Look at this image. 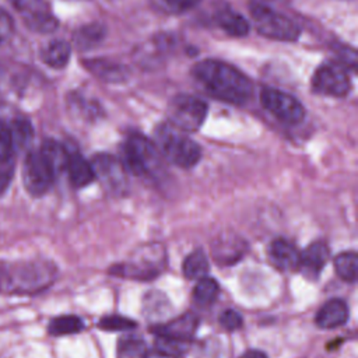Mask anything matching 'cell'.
Wrapping results in <instances>:
<instances>
[{"label": "cell", "instance_id": "1", "mask_svg": "<svg viewBox=\"0 0 358 358\" xmlns=\"http://www.w3.org/2000/svg\"><path fill=\"white\" fill-rule=\"evenodd\" d=\"M192 74L210 95L224 102L243 105L253 94L252 81L241 70L225 62L203 60L194 64Z\"/></svg>", "mask_w": 358, "mask_h": 358}, {"label": "cell", "instance_id": "2", "mask_svg": "<svg viewBox=\"0 0 358 358\" xmlns=\"http://www.w3.org/2000/svg\"><path fill=\"white\" fill-rule=\"evenodd\" d=\"M165 264V249L162 245L152 243L140 248L131 260L110 267V273L123 278L150 281L159 275Z\"/></svg>", "mask_w": 358, "mask_h": 358}, {"label": "cell", "instance_id": "3", "mask_svg": "<svg viewBox=\"0 0 358 358\" xmlns=\"http://www.w3.org/2000/svg\"><path fill=\"white\" fill-rule=\"evenodd\" d=\"M57 268L49 262L18 263L7 273L8 288L18 294H34L46 289L56 278Z\"/></svg>", "mask_w": 358, "mask_h": 358}, {"label": "cell", "instance_id": "4", "mask_svg": "<svg viewBox=\"0 0 358 358\" xmlns=\"http://www.w3.org/2000/svg\"><path fill=\"white\" fill-rule=\"evenodd\" d=\"M157 140L164 157L176 166L185 169L192 168L201 157V148L199 144L182 134L172 124L161 126L157 133Z\"/></svg>", "mask_w": 358, "mask_h": 358}, {"label": "cell", "instance_id": "5", "mask_svg": "<svg viewBox=\"0 0 358 358\" xmlns=\"http://www.w3.org/2000/svg\"><path fill=\"white\" fill-rule=\"evenodd\" d=\"M252 20L257 32L266 38L275 41H296L301 31L299 27L287 15L263 4L250 7Z\"/></svg>", "mask_w": 358, "mask_h": 358}, {"label": "cell", "instance_id": "6", "mask_svg": "<svg viewBox=\"0 0 358 358\" xmlns=\"http://www.w3.org/2000/svg\"><path fill=\"white\" fill-rule=\"evenodd\" d=\"M207 116V105L197 96L176 95L168 108L169 124L183 131H196Z\"/></svg>", "mask_w": 358, "mask_h": 358}, {"label": "cell", "instance_id": "7", "mask_svg": "<svg viewBox=\"0 0 358 358\" xmlns=\"http://www.w3.org/2000/svg\"><path fill=\"white\" fill-rule=\"evenodd\" d=\"M120 162L131 173L145 175L158 165V152L152 141L134 133L126 140L122 148Z\"/></svg>", "mask_w": 358, "mask_h": 358}, {"label": "cell", "instance_id": "8", "mask_svg": "<svg viewBox=\"0 0 358 358\" xmlns=\"http://www.w3.org/2000/svg\"><path fill=\"white\" fill-rule=\"evenodd\" d=\"M312 90L327 96H345L351 90V78L341 62L320 64L312 77Z\"/></svg>", "mask_w": 358, "mask_h": 358}, {"label": "cell", "instance_id": "9", "mask_svg": "<svg viewBox=\"0 0 358 358\" xmlns=\"http://www.w3.org/2000/svg\"><path fill=\"white\" fill-rule=\"evenodd\" d=\"M55 171L41 151H31L27 154L22 164V183L25 190L39 197L48 193L55 180Z\"/></svg>", "mask_w": 358, "mask_h": 358}, {"label": "cell", "instance_id": "10", "mask_svg": "<svg viewBox=\"0 0 358 358\" xmlns=\"http://www.w3.org/2000/svg\"><path fill=\"white\" fill-rule=\"evenodd\" d=\"M260 102L266 110H268L278 120L296 124L301 123L305 117L303 105L292 95L275 90V88H264L260 92Z\"/></svg>", "mask_w": 358, "mask_h": 358}, {"label": "cell", "instance_id": "11", "mask_svg": "<svg viewBox=\"0 0 358 358\" xmlns=\"http://www.w3.org/2000/svg\"><path fill=\"white\" fill-rule=\"evenodd\" d=\"M17 8L25 25L35 32L50 34L57 28L59 22L45 0H27Z\"/></svg>", "mask_w": 358, "mask_h": 358}, {"label": "cell", "instance_id": "12", "mask_svg": "<svg viewBox=\"0 0 358 358\" xmlns=\"http://www.w3.org/2000/svg\"><path fill=\"white\" fill-rule=\"evenodd\" d=\"M94 175L110 192H122L126 186L124 166L116 157L109 154H98L91 161Z\"/></svg>", "mask_w": 358, "mask_h": 358}, {"label": "cell", "instance_id": "13", "mask_svg": "<svg viewBox=\"0 0 358 358\" xmlns=\"http://www.w3.org/2000/svg\"><path fill=\"white\" fill-rule=\"evenodd\" d=\"M248 252V242L235 234H221L211 243V255L218 266H234Z\"/></svg>", "mask_w": 358, "mask_h": 358}, {"label": "cell", "instance_id": "14", "mask_svg": "<svg viewBox=\"0 0 358 358\" xmlns=\"http://www.w3.org/2000/svg\"><path fill=\"white\" fill-rule=\"evenodd\" d=\"M197 327H199V316L192 312H186L172 320H168L166 323L155 324L151 329V331L155 336L190 340L192 336L196 333Z\"/></svg>", "mask_w": 358, "mask_h": 358}, {"label": "cell", "instance_id": "15", "mask_svg": "<svg viewBox=\"0 0 358 358\" xmlns=\"http://www.w3.org/2000/svg\"><path fill=\"white\" fill-rule=\"evenodd\" d=\"M270 263L281 271H294L299 267L301 252L287 239H274L268 246Z\"/></svg>", "mask_w": 358, "mask_h": 358}, {"label": "cell", "instance_id": "16", "mask_svg": "<svg viewBox=\"0 0 358 358\" xmlns=\"http://www.w3.org/2000/svg\"><path fill=\"white\" fill-rule=\"evenodd\" d=\"M330 257L329 246L323 241H316L310 243L302 253L299 259V267L303 275H306L310 280H316L322 271V268L326 266L327 260Z\"/></svg>", "mask_w": 358, "mask_h": 358}, {"label": "cell", "instance_id": "17", "mask_svg": "<svg viewBox=\"0 0 358 358\" xmlns=\"http://www.w3.org/2000/svg\"><path fill=\"white\" fill-rule=\"evenodd\" d=\"M348 305L340 298H333L317 310L315 316V323L320 329L331 330L343 326L348 320Z\"/></svg>", "mask_w": 358, "mask_h": 358}, {"label": "cell", "instance_id": "18", "mask_svg": "<svg viewBox=\"0 0 358 358\" xmlns=\"http://www.w3.org/2000/svg\"><path fill=\"white\" fill-rule=\"evenodd\" d=\"M64 171L67 172L69 180L74 187H85L95 179L91 162L78 152H69Z\"/></svg>", "mask_w": 358, "mask_h": 358}, {"label": "cell", "instance_id": "19", "mask_svg": "<svg viewBox=\"0 0 358 358\" xmlns=\"http://www.w3.org/2000/svg\"><path fill=\"white\" fill-rule=\"evenodd\" d=\"M217 24L231 36H245L249 32L248 20L228 6H221L215 13Z\"/></svg>", "mask_w": 358, "mask_h": 358}, {"label": "cell", "instance_id": "20", "mask_svg": "<svg viewBox=\"0 0 358 358\" xmlns=\"http://www.w3.org/2000/svg\"><path fill=\"white\" fill-rule=\"evenodd\" d=\"M70 55H71L70 43L62 39L48 43L41 53L43 63L52 69H63L69 63Z\"/></svg>", "mask_w": 358, "mask_h": 358}, {"label": "cell", "instance_id": "21", "mask_svg": "<svg viewBox=\"0 0 358 358\" xmlns=\"http://www.w3.org/2000/svg\"><path fill=\"white\" fill-rule=\"evenodd\" d=\"M154 350L166 358H182L189 352L190 341L175 337L157 336L154 340Z\"/></svg>", "mask_w": 358, "mask_h": 358}, {"label": "cell", "instance_id": "22", "mask_svg": "<svg viewBox=\"0 0 358 358\" xmlns=\"http://www.w3.org/2000/svg\"><path fill=\"white\" fill-rule=\"evenodd\" d=\"M334 271L345 282L354 284L358 278V255L355 252H341L334 257Z\"/></svg>", "mask_w": 358, "mask_h": 358}, {"label": "cell", "instance_id": "23", "mask_svg": "<svg viewBox=\"0 0 358 358\" xmlns=\"http://www.w3.org/2000/svg\"><path fill=\"white\" fill-rule=\"evenodd\" d=\"M210 268L208 259L201 249H196L186 256L182 264V273L187 280H200L207 275Z\"/></svg>", "mask_w": 358, "mask_h": 358}, {"label": "cell", "instance_id": "24", "mask_svg": "<svg viewBox=\"0 0 358 358\" xmlns=\"http://www.w3.org/2000/svg\"><path fill=\"white\" fill-rule=\"evenodd\" d=\"M84 330V322L76 315H63L53 317L48 324V333L55 337L77 334Z\"/></svg>", "mask_w": 358, "mask_h": 358}, {"label": "cell", "instance_id": "25", "mask_svg": "<svg viewBox=\"0 0 358 358\" xmlns=\"http://www.w3.org/2000/svg\"><path fill=\"white\" fill-rule=\"evenodd\" d=\"M220 294V285L214 278L203 277L197 280L193 289V301L201 308L211 306Z\"/></svg>", "mask_w": 358, "mask_h": 358}, {"label": "cell", "instance_id": "26", "mask_svg": "<svg viewBox=\"0 0 358 358\" xmlns=\"http://www.w3.org/2000/svg\"><path fill=\"white\" fill-rule=\"evenodd\" d=\"M41 152L48 159V162L53 168L55 173H59V172L66 169L69 152L62 144H59L53 140H48V141L43 143V145L41 148Z\"/></svg>", "mask_w": 358, "mask_h": 358}, {"label": "cell", "instance_id": "27", "mask_svg": "<svg viewBox=\"0 0 358 358\" xmlns=\"http://www.w3.org/2000/svg\"><path fill=\"white\" fill-rule=\"evenodd\" d=\"M105 28L101 24H90L80 28L74 35L76 46L80 49H88L95 46L103 39Z\"/></svg>", "mask_w": 358, "mask_h": 358}, {"label": "cell", "instance_id": "28", "mask_svg": "<svg viewBox=\"0 0 358 358\" xmlns=\"http://www.w3.org/2000/svg\"><path fill=\"white\" fill-rule=\"evenodd\" d=\"M10 130H11V136H13L14 148L25 147L32 140L34 130H32L29 120H27V119H21V117L15 119L13 122V124L10 126Z\"/></svg>", "mask_w": 358, "mask_h": 358}, {"label": "cell", "instance_id": "29", "mask_svg": "<svg viewBox=\"0 0 358 358\" xmlns=\"http://www.w3.org/2000/svg\"><path fill=\"white\" fill-rule=\"evenodd\" d=\"M98 327L105 331H127L137 327V323L126 316L120 315H108L99 319Z\"/></svg>", "mask_w": 358, "mask_h": 358}, {"label": "cell", "instance_id": "30", "mask_svg": "<svg viewBox=\"0 0 358 358\" xmlns=\"http://www.w3.org/2000/svg\"><path fill=\"white\" fill-rule=\"evenodd\" d=\"M144 306L147 309V316L158 319L164 315L166 310V306H169V301L165 298L164 294L159 292H151L144 299Z\"/></svg>", "mask_w": 358, "mask_h": 358}, {"label": "cell", "instance_id": "31", "mask_svg": "<svg viewBox=\"0 0 358 358\" xmlns=\"http://www.w3.org/2000/svg\"><path fill=\"white\" fill-rule=\"evenodd\" d=\"M14 143L10 126L0 122V161L14 157Z\"/></svg>", "mask_w": 358, "mask_h": 358}, {"label": "cell", "instance_id": "32", "mask_svg": "<svg viewBox=\"0 0 358 358\" xmlns=\"http://www.w3.org/2000/svg\"><path fill=\"white\" fill-rule=\"evenodd\" d=\"M218 322L220 324L228 330V331H234V330H238L242 327L243 324V317L239 312H236L235 309H227L224 310L220 317H218Z\"/></svg>", "mask_w": 358, "mask_h": 358}, {"label": "cell", "instance_id": "33", "mask_svg": "<svg viewBox=\"0 0 358 358\" xmlns=\"http://www.w3.org/2000/svg\"><path fill=\"white\" fill-rule=\"evenodd\" d=\"M14 157L0 161V197L7 192L14 176Z\"/></svg>", "mask_w": 358, "mask_h": 358}, {"label": "cell", "instance_id": "34", "mask_svg": "<svg viewBox=\"0 0 358 358\" xmlns=\"http://www.w3.org/2000/svg\"><path fill=\"white\" fill-rule=\"evenodd\" d=\"M145 345L140 340H124L120 345V352L124 358H141Z\"/></svg>", "mask_w": 358, "mask_h": 358}, {"label": "cell", "instance_id": "35", "mask_svg": "<svg viewBox=\"0 0 358 358\" xmlns=\"http://www.w3.org/2000/svg\"><path fill=\"white\" fill-rule=\"evenodd\" d=\"M14 34V22L8 13L0 8V46L7 43Z\"/></svg>", "mask_w": 358, "mask_h": 358}, {"label": "cell", "instance_id": "36", "mask_svg": "<svg viewBox=\"0 0 358 358\" xmlns=\"http://www.w3.org/2000/svg\"><path fill=\"white\" fill-rule=\"evenodd\" d=\"M164 4L173 11H186L194 7L200 0H162Z\"/></svg>", "mask_w": 358, "mask_h": 358}, {"label": "cell", "instance_id": "37", "mask_svg": "<svg viewBox=\"0 0 358 358\" xmlns=\"http://www.w3.org/2000/svg\"><path fill=\"white\" fill-rule=\"evenodd\" d=\"M239 358H268V357L266 352H263L260 350H248Z\"/></svg>", "mask_w": 358, "mask_h": 358}, {"label": "cell", "instance_id": "38", "mask_svg": "<svg viewBox=\"0 0 358 358\" xmlns=\"http://www.w3.org/2000/svg\"><path fill=\"white\" fill-rule=\"evenodd\" d=\"M11 1H13V3H14V6L17 7V6H20L22 1H25V0H11Z\"/></svg>", "mask_w": 358, "mask_h": 358}, {"label": "cell", "instance_id": "39", "mask_svg": "<svg viewBox=\"0 0 358 358\" xmlns=\"http://www.w3.org/2000/svg\"><path fill=\"white\" fill-rule=\"evenodd\" d=\"M1 287H3V275L0 273V289H1Z\"/></svg>", "mask_w": 358, "mask_h": 358}]
</instances>
